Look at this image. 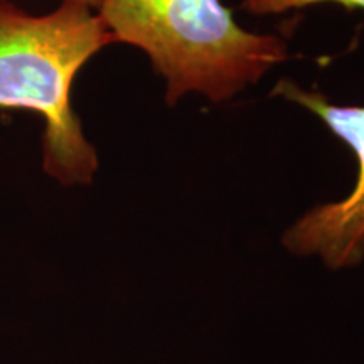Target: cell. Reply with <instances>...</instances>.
<instances>
[{"label":"cell","mask_w":364,"mask_h":364,"mask_svg":"<svg viewBox=\"0 0 364 364\" xmlns=\"http://www.w3.org/2000/svg\"><path fill=\"white\" fill-rule=\"evenodd\" d=\"M110 44L97 11L76 0L44 16L0 0V108L43 118V169L63 186H88L98 171L71 91L81 68Z\"/></svg>","instance_id":"obj_1"},{"label":"cell","mask_w":364,"mask_h":364,"mask_svg":"<svg viewBox=\"0 0 364 364\" xmlns=\"http://www.w3.org/2000/svg\"><path fill=\"white\" fill-rule=\"evenodd\" d=\"M97 14L115 43L147 54L171 107L188 93L228 102L289 58L284 39L245 31L221 0H102Z\"/></svg>","instance_id":"obj_2"},{"label":"cell","mask_w":364,"mask_h":364,"mask_svg":"<svg viewBox=\"0 0 364 364\" xmlns=\"http://www.w3.org/2000/svg\"><path fill=\"white\" fill-rule=\"evenodd\" d=\"M272 95L321 118L358 161L351 194L311 209L285 231L282 243L297 257H318L331 270L358 267L364 260V107L336 105L321 91L306 90L287 78L277 83Z\"/></svg>","instance_id":"obj_3"},{"label":"cell","mask_w":364,"mask_h":364,"mask_svg":"<svg viewBox=\"0 0 364 364\" xmlns=\"http://www.w3.org/2000/svg\"><path fill=\"white\" fill-rule=\"evenodd\" d=\"M317 4H341L346 9H364V0H243L241 9L255 16L284 14L295 9H306Z\"/></svg>","instance_id":"obj_4"},{"label":"cell","mask_w":364,"mask_h":364,"mask_svg":"<svg viewBox=\"0 0 364 364\" xmlns=\"http://www.w3.org/2000/svg\"><path fill=\"white\" fill-rule=\"evenodd\" d=\"M76 2H81V4H85V6H88L91 9H95V11H98L102 0H76Z\"/></svg>","instance_id":"obj_5"}]
</instances>
